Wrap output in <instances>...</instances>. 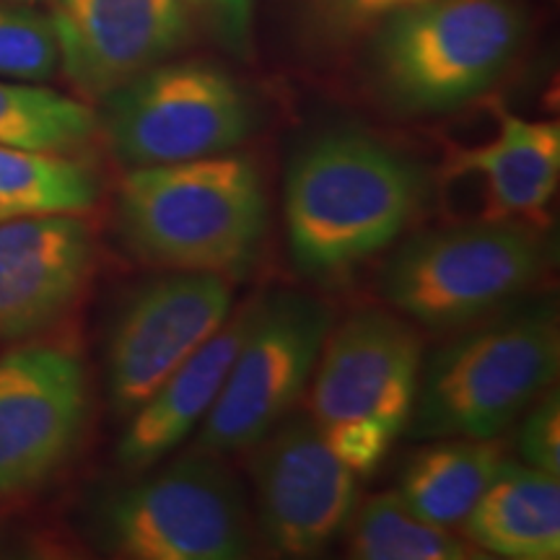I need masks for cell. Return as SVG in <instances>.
Listing matches in <instances>:
<instances>
[{
  "label": "cell",
  "mask_w": 560,
  "mask_h": 560,
  "mask_svg": "<svg viewBox=\"0 0 560 560\" xmlns=\"http://www.w3.org/2000/svg\"><path fill=\"white\" fill-rule=\"evenodd\" d=\"M96 200L100 179L83 161L0 143V221L86 213Z\"/></svg>",
  "instance_id": "19"
},
{
  "label": "cell",
  "mask_w": 560,
  "mask_h": 560,
  "mask_svg": "<svg viewBox=\"0 0 560 560\" xmlns=\"http://www.w3.org/2000/svg\"><path fill=\"white\" fill-rule=\"evenodd\" d=\"M423 369V338L384 310L330 327L310 382V418L322 441L359 478L382 465L408 425Z\"/></svg>",
  "instance_id": "5"
},
{
  "label": "cell",
  "mask_w": 560,
  "mask_h": 560,
  "mask_svg": "<svg viewBox=\"0 0 560 560\" xmlns=\"http://www.w3.org/2000/svg\"><path fill=\"white\" fill-rule=\"evenodd\" d=\"M257 125L234 75L202 60H166L102 100L100 132L125 166L177 164L240 149Z\"/></svg>",
  "instance_id": "8"
},
{
  "label": "cell",
  "mask_w": 560,
  "mask_h": 560,
  "mask_svg": "<svg viewBox=\"0 0 560 560\" xmlns=\"http://www.w3.org/2000/svg\"><path fill=\"white\" fill-rule=\"evenodd\" d=\"M524 30L514 0H431L371 34V81L397 115H444L506 73Z\"/></svg>",
  "instance_id": "3"
},
{
  "label": "cell",
  "mask_w": 560,
  "mask_h": 560,
  "mask_svg": "<svg viewBox=\"0 0 560 560\" xmlns=\"http://www.w3.org/2000/svg\"><path fill=\"white\" fill-rule=\"evenodd\" d=\"M268 221L260 170L231 151L132 166L117 198L125 244L161 270L247 276L260 257Z\"/></svg>",
  "instance_id": "2"
},
{
  "label": "cell",
  "mask_w": 560,
  "mask_h": 560,
  "mask_svg": "<svg viewBox=\"0 0 560 560\" xmlns=\"http://www.w3.org/2000/svg\"><path fill=\"white\" fill-rule=\"evenodd\" d=\"M522 429L516 446L524 465L535 470L560 475V397L558 389L542 392L527 410L522 412Z\"/></svg>",
  "instance_id": "24"
},
{
  "label": "cell",
  "mask_w": 560,
  "mask_h": 560,
  "mask_svg": "<svg viewBox=\"0 0 560 560\" xmlns=\"http://www.w3.org/2000/svg\"><path fill=\"white\" fill-rule=\"evenodd\" d=\"M431 195L425 166L359 128L304 143L285 177V231L299 270L342 276L392 247Z\"/></svg>",
  "instance_id": "1"
},
{
  "label": "cell",
  "mask_w": 560,
  "mask_h": 560,
  "mask_svg": "<svg viewBox=\"0 0 560 560\" xmlns=\"http://www.w3.org/2000/svg\"><path fill=\"white\" fill-rule=\"evenodd\" d=\"M60 68L89 102L172 60L192 39L182 0H52Z\"/></svg>",
  "instance_id": "13"
},
{
  "label": "cell",
  "mask_w": 560,
  "mask_h": 560,
  "mask_svg": "<svg viewBox=\"0 0 560 560\" xmlns=\"http://www.w3.org/2000/svg\"><path fill=\"white\" fill-rule=\"evenodd\" d=\"M558 371L560 330L548 310L470 327L420 369L410 433L416 439H499L556 384Z\"/></svg>",
  "instance_id": "4"
},
{
  "label": "cell",
  "mask_w": 560,
  "mask_h": 560,
  "mask_svg": "<svg viewBox=\"0 0 560 560\" xmlns=\"http://www.w3.org/2000/svg\"><path fill=\"white\" fill-rule=\"evenodd\" d=\"M545 262L532 223H459L405 242L382 270L380 291L392 310L429 330H459L522 296Z\"/></svg>",
  "instance_id": "6"
},
{
  "label": "cell",
  "mask_w": 560,
  "mask_h": 560,
  "mask_svg": "<svg viewBox=\"0 0 560 560\" xmlns=\"http://www.w3.org/2000/svg\"><path fill=\"white\" fill-rule=\"evenodd\" d=\"M100 136V115L83 100L26 81L0 79V143L75 156Z\"/></svg>",
  "instance_id": "20"
},
{
  "label": "cell",
  "mask_w": 560,
  "mask_h": 560,
  "mask_svg": "<svg viewBox=\"0 0 560 560\" xmlns=\"http://www.w3.org/2000/svg\"><path fill=\"white\" fill-rule=\"evenodd\" d=\"M255 301L231 312L221 330L166 376L140 408L132 412L125 429L117 459L125 470H145L170 454L202 423L215 402L226 374L252 322Z\"/></svg>",
  "instance_id": "15"
},
{
  "label": "cell",
  "mask_w": 560,
  "mask_h": 560,
  "mask_svg": "<svg viewBox=\"0 0 560 560\" xmlns=\"http://www.w3.org/2000/svg\"><path fill=\"white\" fill-rule=\"evenodd\" d=\"M94 265V234L79 213L0 221V340H30L58 325Z\"/></svg>",
  "instance_id": "14"
},
{
  "label": "cell",
  "mask_w": 560,
  "mask_h": 560,
  "mask_svg": "<svg viewBox=\"0 0 560 560\" xmlns=\"http://www.w3.org/2000/svg\"><path fill=\"white\" fill-rule=\"evenodd\" d=\"M503 465L495 439H439L408 462L397 495L420 520L462 527Z\"/></svg>",
  "instance_id": "18"
},
{
  "label": "cell",
  "mask_w": 560,
  "mask_h": 560,
  "mask_svg": "<svg viewBox=\"0 0 560 560\" xmlns=\"http://www.w3.org/2000/svg\"><path fill=\"white\" fill-rule=\"evenodd\" d=\"M467 540L509 560L560 558L558 475L506 462L465 524Z\"/></svg>",
  "instance_id": "17"
},
{
  "label": "cell",
  "mask_w": 560,
  "mask_h": 560,
  "mask_svg": "<svg viewBox=\"0 0 560 560\" xmlns=\"http://www.w3.org/2000/svg\"><path fill=\"white\" fill-rule=\"evenodd\" d=\"M249 452L262 542L285 558L325 552L359 506V475L335 457L310 416L283 418Z\"/></svg>",
  "instance_id": "11"
},
{
  "label": "cell",
  "mask_w": 560,
  "mask_h": 560,
  "mask_svg": "<svg viewBox=\"0 0 560 560\" xmlns=\"http://www.w3.org/2000/svg\"><path fill=\"white\" fill-rule=\"evenodd\" d=\"M60 68L50 13L0 0V79L45 83Z\"/></svg>",
  "instance_id": "22"
},
{
  "label": "cell",
  "mask_w": 560,
  "mask_h": 560,
  "mask_svg": "<svg viewBox=\"0 0 560 560\" xmlns=\"http://www.w3.org/2000/svg\"><path fill=\"white\" fill-rule=\"evenodd\" d=\"M452 174L486 182L490 221H545L560 182V128L556 120H524L499 112L490 143L454 153Z\"/></svg>",
  "instance_id": "16"
},
{
  "label": "cell",
  "mask_w": 560,
  "mask_h": 560,
  "mask_svg": "<svg viewBox=\"0 0 560 560\" xmlns=\"http://www.w3.org/2000/svg\"><path fill=\"white\" fill-rule=\"evenodd\" d=\"M100 529L107 550L130 560H240L255 548L242 486L202 450L112 495Z\"/></svg>",
  "instance_id": "7"
},
{
  "label": "cell",
  "mask_w": 560,
  "mask_h": 560,
  "mask_svg": "<svg viewBox=\"0 0 560 560\" xmlns=\"http://www.w3.org/2000/svg\"><path fill=\"white\" fill-rule=\"evenodd\" d=\"M13 3H32L34 5V3H39V0H13Z\"/></svg>",
  "instance_id": "26"
},
{
  "label": "cell",
  "mask_w": 560,
  "mask_h": 560,
  "mask_svg": "<svg viewBox=\"0 0 560 560\" xmlns=\"http://www.w3.org/2000/svg\"><path fill=\"white\" fill-rule=\"evenodd\" d=\"M234 312L229 278L170 270L125 301L107 340L112 410L130 418Z\"/></svg>",
  "instance_id": "10"
},
{
  "label": "cell",
  "mask_w": 560,
  "mask_h": 560,
  "mask_svg": "<svg viewBox=\"0 0 560 560\" xmlns=\"http://www.w3.org/2000/svg\"><path fill=\"white\" fill-rule=\"evenodd\" d=\"M431 0H301L306 30L322 45L342 47Z\"/></svg>",
  "instance_id": "23"
},
{
  "label": "cell",
  "mask_w": 560,
  "mask_h": 560,
  "mask_svg": "<svg viewBox=\"0 0 560 560\" xmlns=\"http://www.w3.org/2000/svg\"><path fill=\"white\" fill-rule=\"evenodd\" d=\"M182 5L206 21L231 50L247 52L255 24V0H182Z\"/></svg>",
  "instance_id": "25"
},
{
  "label": "cell",
  "mask_w": 560,
  "mask_h": 560,
  "mask_svg": "<svg viewBox=\"0 0 560 560\" xmlns=\"http://www.w3.org/2000/svg\"><path fill=\"white\" fill-rule=\"evenodd\" d=\"M348 556L355 560H470L472 542L420 520L397 493L371 495L348 522Z\"/></svg>",
  "instance_id": "21"
},
{
  "label": "cell",
  "mask_w": 560,
  "mask_h": 560,
  "mask_svg": "<svg viewBox=\"0 0 560 560\" xmlns=\"http://www.w3.org/2000/svg\"><path fill=\"white\" fill-rule=\"evenodd\" d=\"M89 376L73 350L26 342L0 355V493L45 486L81 444Z\"/></svg>",
  "instance_id": "12"
},
{
  "label": "cell",
  "mask_w": 560,
  "mask_h": 560,
  "mask_svg": "<svg viewBox=\"0 0 560 560\" xmlns=\"http://www.w3.org/2000/svg\"><path fill=\"white\" fill-rule=\"evenodd\" d=\"M332 322L322 301L296 291L255 299L252 322L202 418L195 446L210 454L249 452L291 416L310 387Z\"/></svg>",
  "instance_id": "9"
}]
</instances>
